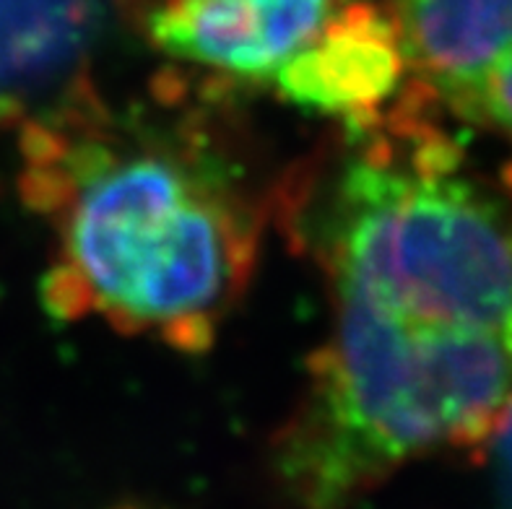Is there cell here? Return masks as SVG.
<instances>
[{"label":"cell","mask_w":512,"mask_h":509,"mask_svg":"<svg viewBox=\"0 0 512 509\" xmlns=\"http://www.w3.org/2000/svg\"><path fill=\"white\" fill-rule=\"evenodd\" d=\"M383 3L414 97L512 146V0Z\"/></svg>","instance_id":"277c9868"},{"label":"cell","mask_w":512,"mask_h":509,"mask_svg":"<svg viewBox=\"0 0 512 509\" xmlns=\"http://www.w3.org/2000/svg\"><path fill=\"white\" fill-rule=\"evenodd\" d=\"M21 138L24 195L52 237L47 307L180 351L214 341L258 260L240 164L190 115L84 89Z\"/></svg>","instance_id":"7a4b0ae2"},{"label":"cell","mask_w":512,"mask_h":509,"mask_svg":"<svg viewBox=\"0 0 512 509\" xmlns=\"http://www.w3.org/2000/svg\"><path fill=\"white\" fill-rule=\"evenodd\" d=\"M149 37L188 71L349 128L388 110L406 81L383 0H156Z\"/></svg>","instance_id":"3957f363"},{"label":"cell","mask_w":512,"mask_h":509,"mask_svg":"<svg viewBox=\"0 0 512 509\" xmlns=\"http://www.w3.org/2000/svg\"><path fill=\"white\" fill-rule=\"evenodd\" d=\"M318 208L331 330L271 450L289 509H351L512 406V216L414 99L354 125Z\"/></svg>","instance_id":"6da1fadb"},{"label":"cell","mask_w":512,"mask_h":509,"mask_svg":"<svg viewBox=\"0 0 512 509\" xmlns=\"http://www.w3.org/2000/svg\"><path fill=\"white\" fill-rule=\"evenodd\" d=\"M492 445V463H494V481L500 489V497L507 507L512 509V406L507 411L500 429L489 439Z\"/></svg>","instance_id":"8992f818"},{"label":"cell","mask_w":512,"mask_h":509,"mask_svg":"<svg viewBox=\"0 0 512 509\" xmlns=\"http://www.w3.org/2000/svg\"><path fill=\"white\" fill-rule=\"evenodd\" d=\"M120 0H0V125L26 128L84 89Z\"/></svg>","instance_id":"5b68a950"}]
</instances>
